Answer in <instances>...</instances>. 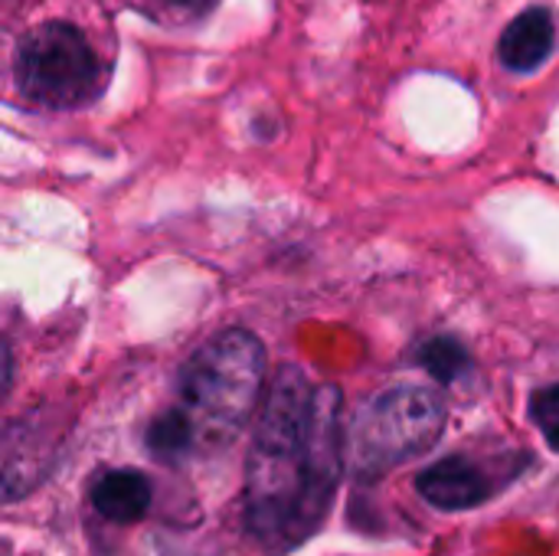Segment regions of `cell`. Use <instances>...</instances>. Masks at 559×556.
Masks as SVG:
<instances>
[{"mask_svg": "<svg viewBox=\"0 0 559 556\" xmlns=\"http://www.w3.org/2000/svg\"><path fill=\"white\" fill-rule=\"evenodd\" d=\"M341 390L282 367L262 400L246 465V528L272 554L305 544L331 511L344 469Z\"/></svg>", "mask_w": 559, "mask_h": 556, "instance_id": "obj_1", "label": "cell"}, {"mask_svg": "<svg viewBox=\"0 0 559 556\" xmlns=\"http://www.w3.org/2000/svg\"><path fill=\"white\" fill-rule=\"evenodd\" d=\"M265 383V347L246 328H226L193 351L180 370L177 416L193 452L226 449L252 419Z\"/></svg>", "mask_w": 559, "mask_h": 556, "instance_id": "obj_2", "label": "cell"}, {"mask_svg": "<svg viewBox=\"0 0 559 556\" xmlns=\"http://www.w3.org/2000/svg\"><path fill=\"white\" fill-rule=\"evenodd\" d=\"M13 79L20 95L39 108H85L105 88V69L88 36L66 20H49L33 29L16 46Z\"/></svg>", "mask_w": 559, "mask_h": 556, "instance_id": "obj_3", "label": "cell"}, {"mask_svg": "<svg viewBox=\"0 0 559 556\" xmlns=\"http://www.w3.org/2000/svg\"><path fill=\"white\" fill-rule=\"evenodd\" d=\"M445 429V403L432 387L400 383L377 393L354 423V462L367 475L426 456Z\"/></svg>", "mask_w": 559, "mask_h": 556, "instance_id": "obj_4", "label": "cell"}, {"mask_svg": "<svg viewBox=\"0 0 559 556\" xmlns=\"http://www.w3.org/2000/svg\"><path fill=\"white\" fill-rule=\"evenodd\" d=\"M49 446L23 423L0 429V505L29 495L49 472Z\"/></svg>", "mask_w": 559, "mask_h": 556, "instance_id": "obj_5", "label": "cell"}, {"mask_svg": "<svg viewBox=\"0 0 559 556\" xmlns=\"http://www.w3.org/2000/svg\"><path fill=\"white\" fill-rule=\"evenodd\" d=\"M416 492L423 495L426 505L439 511H468V508H478L491 495V482L478 465L452 456L419 472Z\"/></svg>", "mask_w": 559, "mask_h": 556, "instance_id": "obj_6", "label": "cell"}, {"mask_svg": "<svg viewBox=\"0 0 559 556\" xmlns=\"http://www.w3.org/2000/svg\"><path fill=\"white\" fill-rule=\"evenodd\" d=\"M557 49V16L550 7H527L501 33L498 56L511 72H537Z\"/></svg>", "mask_w": 559, "mask_h": 556, "instance_id": "obj_7", "label": "cell"}, {"mask_svg": "<svg viewBox=\"0 0 559 556\" xmlns=\"http://www.w3.org/2000/svg\"><path fill=\"white\" fill-rule=\"evenodd\" d=\"M151 482L147 475L134 472V469H115L105 472L95 485H92V505L105 521L115 524H134L147 514L151 508Z\"/></svg>", "mask_w": 559, "mask_h": 556, "instance_id": "obj_8", "label": "cell"}, {"mask_svg": "<svg viewBox=\"0 0 559 556\" xmlns=\"http://www.w3.org/2000/svg\"><path fill=\"white\" fill-rule=\"evenodd\" d=\"M419 364L442 383H455L459 377H465L472 370V360H468V351L452 341V338H436L429 344H423L419 351Z\"/></svg>", "mask_w": 559, "mask_h": 556, "instance_id": "obj_9", "label": "cell"}, {"mask_svg": "<svg viewBox=\"0 0 559 556\" xmlns=\"http://www.w3.org/2000/svg\"><path fill=\"white\" fill-rule=\"evenodd\" d=\"M534 423L544 433V439L559 452V383L547 387L534 397Z\"/></svg>", "mask_w": 559, "mask_h": 556, "instance_id": "obj_10", "label": "cell"}, {"mask_svg": "<svg viewBox=\"0 0 559 556\" xmlns=\"http://www.w3.org/2000/svg\"><path fill=\"white\" fill-rule=\"evenodd\" d=\"M160 3L183 20H197V16H206L219 0H160Z\"/></svg>", "mask_w": 559, "mask_h": 556, "instance_id": "obj_11", "label": "cell"}, {"mask_svg": "<svg viewBox=\"0 0 559 556\" xmlns=\"http://www.w3.org/2000/svg\"><path fill=\"white\" fill-rule=\"evenodd\" d=\"M10 380H13V357H10L7 341L0 338V397L10 390Z\"/></svg>", "mask_w": 559, "mask_h": 556, "instance_id": "obj_12", "label": "cell"}]
</instances>
